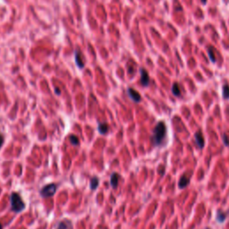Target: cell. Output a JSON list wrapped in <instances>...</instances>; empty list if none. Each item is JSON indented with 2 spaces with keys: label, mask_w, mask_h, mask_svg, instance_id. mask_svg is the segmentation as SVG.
<instances>
[{
  "label": "cell",
  "mask_w": 229,
  "mask_h": 229,
  "mask_svg": "<svg viewBox=\"0 0 229 229\" xmlns=\"http://www.w3.org/2000/svg\"><path fill=\"white\" fill-rule=\"evenodd\" d=\"M172 93L175 95V97L181 96V90H180V86L178 83H175L173 86H172Z\"/></svg>",
  "instance_id": "8fae6325"
},
{
  "label": "cell",
  "mask_w": 229,
  "mask_h": 229,
  "mask_svg": "<svg viewBox=\"0 0 229 229\" xmlns=\"http://www.w3.org/2000/svg\"><path fill=\"white\" fill-rule=\"evenodd\" d=\"M99 179L97 176L92 177V178L91 179V190H92V191H94L97 187L99 186Z\"/></svg>",
  "instance_id": "4fadbf2b"
},
{
  "label": "cell",
  "mask_w": 229,
  "mask_h": 229,
  "mask_svg": "<svg viewBox=\"0 0 229 229\" xmlns=\"http://www.w3.org/2000/svg\"><path fill=\"white\" fill-rule=\"evenodd\" d=\"M208 55H209V57L212 63H216V56H215V50H214V48L212 47H210L209 48V50H208Z\"/></svg>",
  "instance_id": "7c38bea8"
},
{
  "label": "cell",
  "mask_w": 229,
  "mask_h": 229,
  "mask_svg": "<svg viewBox=\"0 0 229 229\" xmlns=\"http://www.w3.org/2000/svg\"><path fill=\"white\" fill-rule=\"evenodd\" d=\"M222 141H223V143L225 146L229 147V139L226 133H223V134H222Z\"/></svg>",
  "instance_id": "e0dca14e"
},
{
  "label": "cell",
  "mask_w": 229,
  "mask_h": 229,
  "mask_svg": "<svg viewBox=\"0 0 229 229\" xmlns=\"http://www.w3.org/2000/svg\"><path fill=\"white\" fill-rule=\"evenodd\" d=\"M194 139H195V142L198 145L200 149H203L205 146V140H204V136L201 133V131H198L197 133L194 134Z\"/></svg>",
  "instance_id": "277c9868"
},
{
  "label": "cell",
  "mask_w": 229,
  "mask_h": 229,
  "mask_svg": "<svg viewBox=\"0 0 229 229\" xmlns=\"http://www.w3.org/2000/svg\"><path fill=\"white\" fill-rule=\"evenodd\" d=\"M57 189V185L55 184H49L43 187L42 189L40 191V194L42 198H48L53 196Z\"/></svg>",
  "instance_id": "3957f363"
},
{
  "label": "cell",
  "mask_w": 229,
  "mask_h": 229,
  "mask_svg": "<svg viewBox=\"0 0 229 229\" xmlns=\"http://www.w3.org/2000/svg\"><path fill=\"white\" fill-rule=\"evenodd\" d=\"M222 95L224 99H229V85L225 84L222 88Z\"/></svg>",
  "instance_id": "5bb4252c"
},
{
  "label": "cell",
  "mask_w": 229,
  "mask_h": 229,
  "mask_svg": "<svg viewBox=\"0 0 229 229\" xmlns=\"http://www.w3.org/2000/svg\"><path fill=\"white\" fill-rule=\"evenodd\" d=\"M167 135V126L164 122H158L153 130V134L151 140L154 145L158 146L162 143L163 140Z\"/></svg>",
  "instance_id": "6da1fadb"
},
{
  "label": "cell",
  "mask_w": 229,
  "mask_h": 229,
  "mask_svg": "<svg viewBox=\"0 0 229 229\" xmlns=\"http://www.w3.org/2000/svg\"><path fill=\"white\" fill-rule=\"evenodd\" d=\"M190 181H191V177L190 176H187L186 175H182L181 178L179 179V182H178V187L179 189H184L185 187H187L190 184Z\"/></svg>",
  "instance_id": "52a82bcc"
},
{
  "label": "cell",
  "mask_w": 229,
  "mask_h": 229,
  "mask_svg": "<svg viewBox=\"0 0 229 229\" xmlns=\"http://www.w3.org/2000/svg\"><path fill=\"white\" fill-rule=\"evenodd\" d=\"M120 178V175L117 173H113L110 176V185L113 189H115L118 185V180Z\"/></svg>",
  "instance_id": "ba28073f"
},
{
  "label": "cell",
  "mask_w": 229,
  "mask_h": 229,
  "mask_svg": "<svg viewBox=\"0 0 229 229\" xmlns=\"http://www.w3.org/2000/svg\"><path fill=\"white\" fill-rule=\"evenodd\" d=\"M227 217V214L225 213L223 211L218 210L217 211V214H216V220H217V223H224Z\"/></svg>",
  "instance_id": "9c48e42d"
},
{
  "label": "cell",
  "mask_w": 229,
  "mask_h": 229,
  "mask_svg": "<svg viewBox=\"0 0 229 229\" xmlns=\"http://www.w3.org/2000/svg\"><path fill=\"white\" fill-rule=\"evenodd\" d=\"M0 229H3V226H2V225L0 224Z\"/></svg>",
  "instance_id": "ffe728a7"
},
{
  "label": "cell",
  "mask_w": 229,
  "mask_h": 229,
  "mask_svg": "<svg viewBox=\"0 0 229 229\" xmlns=\"http://www.w3.org/2000/svg\"><path fill=\"white\" fill-rule=\"evenodd\" d=\"M141 83L144 87H147L150 84V76L147 71L143 68L141 69Z\"/></svg>",
  "instance_id": "8992f818"
},
{
  "label": "cell",
  "mask_w": 229,
  "mask_h": 229,
  "mask_svg": "<svg viewBox=\"0 0 229 229\" xmlns=\"http://www.w3.org/2000/svg\"><path fill=\"white\" fill-rule=\"evenodd\" d=\"M10 201H11V210L15 213H20L25 209V203L18 193H13L10 196Z\"/></svg>",
  "instance_id": "7a4b0ae2"
},
{
  "label": "cell",
  "mask_w": 229,
  "mask_h": 229,
  "mask_svg": "<svg viewBox=\"0 0 229 229\" xmlns=\"http://www.w3.org/2000/svg\"><path fill=\"white\" fill-rule=\"evenodd\" d=\"M201 1V3L203 4V5H205L206 3H207V0H200Z\"/></svg>",
  "instance_id": "d6986e66"
},
{
  "label": "cell",
  "mask_w": 229,
  "mask_h": 229,
  "mask_svg": "<svg viewBox=\"0 0 229 229\" xmlns=\"http://www.w3.org/2000/svg\"><path fill=\"white\" fill-rule=\"evenodd\" d=\"M98 131L100 134H106L109 132V125L107 123H99L98 126Z\"/></svg>",
  "instance_id": "30bf717a"
},
{
  "label": "cell",
  "mask_w": 229,
  "mask_h": 229,
  "mask_svg": "<svg viewBox=\"0 0 229 229\" xmlns=\"http://www.w3.org/2000/svg\"><path fill=\"white\" fill-rule=\"evenodd\" d=\"M56 229H68V224L66 223L65 221H60L56 225Z\"/></svg>",
  "instance_id": "9a60e30c"
},
{
  "label": "cell",
  "mask_w": 229,
  "mask_h": 229,
  "mask_svg": "<svg viewBox=\"0 0 229 229\" xmlns=\"http://www.w3.org/2000/svg\"><path fill=\"white\" fill-rule=\"evenodd\" d=\"M69 141L72 145H79V139L75 135H71L69 137Z\"/></svg>",
  "instance_id": "2e32d148"
},
{
  "label": "cell",
  "mask_w": 229,
  "mask_h": 229,
  "mask_svg": "<svg viewBox=\"0 0 229 229\" xmlns=\"http://www.w3.org/2000/svg\"><path fill=\"white\" fill-rule=\"evenodd\" d=\"M127 92H128V95L129 97L131 98V99L134 101V102L138 103L141 100V97L138 91H136L134 89H132V88H129L127 90Z\"/></svg>",
  "instance_id": "5b68a950"
},
{
  "label": "cell",
  "mask_w": 229,
  "mask_h": 229,
  "mask_svg": "<svg viewBox=\"0 0 229 229\" xmlns=\"http://www.w3.org/2000/svg\"><path fill=\"white\" fill-rule=\"evenodd\" d=\"M3 143H4V137L0 134V149H1V147H2Z\"/></svg>",
  "instance_id": "ac0fdd59"
}]
</instances>
